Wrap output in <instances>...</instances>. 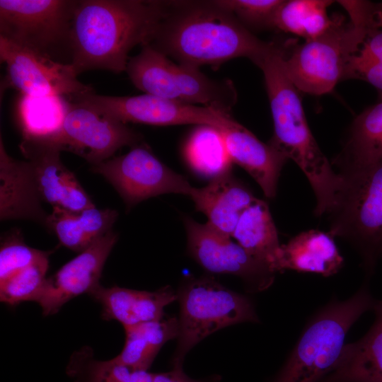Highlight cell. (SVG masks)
Wrapping results in <instances>:
<instances>
[{
    "mask_svg": "<svg viewBox=\"0 0 382 382\" xmlns=\"http://www.w3.org/2000/svg\"><path fill=\"white\" fill-rule=\"evenodd\" d=\"M130 57L126 68L132 83L145 93L230 114L237 93L230 80L209 78L199 68L173 62L149 45Z\"/></svg>",
    "mask_w": 382,
    "mask_h": 382,
    "instance_id": "cell-6",
    "label": "cell"
},
{
    "mask_svg": "<svg viewBox=\"0 0 382 382\" xmlns=\"http://www.w3.org/2000/svg\"><path fill=\"white\" fill-rule=\"evenodd\" d=\"M140 141L141 135L127 124L71 102L59 132L40 141L61 151L72 152L95 165L113 157L120 148L133 147Z\"/></svg>",
    "mask_w": 382,
    "mask_h": 382,
    "instance_id": "cell-12",
    "label": "cell"
},
{
    "mask_svg": "<svg viewBox=\"0 0 382 382\" xmlns=\"http://www.w3.org/2000/svg\"><path fill=\"white\" fill-rule=\"evenodd\" d=\"M379 160H382V100L355 118L335 163L340 170Z\"/></svg>",
    "mask_w": 382,
    "mask_h": 382,
    "instance_id": "cell-24",
    "label": "cell"
},
{
    "mask_svg": "<svg viewBox=\"0 0 382 382\" xmlns=\"http://www.w3.org/2000/svg\"><path fill=\"white\" fill-rule=\"evenodd\" d=\"M338 173L342 185L328 212L329 233L349 242L371 273L382 257V160Z\"/></svg>",
    "mask_w": 382,
    "mask_h": 382,
    "instance_id": "cell-4",
    "label": "cell"
},
{
    "mask_svg": "<svg viewBox=\"0 0 382 382\" xmlns=\"http://www.w3.org/2000/svg\"><path fill=\"white\" fill-rule=\"evenodd\" d=\"M20 149L27 161H19L33 200L71 212L95 207L76 177L62 162L61 151L50 144L23 139Z\"/></svg>",
    "mask_w": 382,
    "mask_h": 382,
    "instance_id": "cell-13",
    "label": "cell"
},
{
    "mask_svg": "<svg viewBox=\"0 0 382 382\" xmlns=\"http://www.w3.org/2000/svg\"><path fill=\"white\" fill-rule=\"evenodd\" d=\"M367 31L339 16L336 23L316 39L297 45L284 43L286 73L300 92L321 96L343 81L347 64L361 45Z\"/></svg>",
    "mask_w": 382,
    "mask_h": 382,
    "instance_id": "cell-8",
    "label": "cell"
},
{
    "mask_svg": "<svg viewBox=\"0 0 382 382\" xmlns=\"http://www.w3.org/2000/svg\"><path fill=\"white\" fill-rule=\"evenodd\" d=\"M373 310L376 319L369 331L345 344L335 369L320 382H382V301Z\"/></svg>",
    "mask_w": 382,
    "mask_h": 382,
    "instance_id": "cell-21",
    "label": "cell"
},
{
    "mask_svg": "<svg viewBox=\"0 0 382 382\" xmlns=\"http://www.w3.org/2000/svg\"><path fill=\"white\" fill-rule=\"evenodd\" d=\"M349 79H361L372 85L382 100V63L361 46L347 64L343 80Z\"/></svg>",
    "mask_w": 382,
    "mask_h": 382,
    "instance_id": "cell-32",
    "label": "cell"
},
{
    "mask_svg": "<svg viewBox=\"0 0 382 382\" xmlns=\"http://www.w3.org/2000/svg\"><path fill=\"white\" fill-rule=\"evenodd\" d=\"M124 347L115 362L135 369L146 370L151 366L163 345L178 337V318L170 317L125 328Z\"/></svg>",
    "mask_w": 382,
    "mask_h": 382,
    "instance_id": "cell-23",
    "label": "cell"
},
{
    "mask_svg": "<svg viewBox=\"0 0 382 382\" xmlns=\"http://www.w3.org/2000/svg\"><path fill=\"white\" fill-rule=\"evenodd\" d=\"M328 232L319 230L303 231L281 245L276 272L286 270L312 272L330 277L343 265L344 259Z\"/></svg>",
    "mask_w": 382,
    "mask_h": 382,
    "instance_id": "cell-20",
    "label": "cell"
},
{
    "mask_svg": "<svg viewBox=\"0 0 382 382\" xmlns=\"http://www.w3.org/2000/svg\"><path fill=\"white\" fill-rule=\"evenodd\" d=\"M0 58L6 68L4 87L15 88L22 95L70 98L93 91L78 80L71 64L54 61L2 37Z\"/></svg>",
    "mask_w": 382,
    "mask_h": 382,
    "instance_id": "cell-15",
    "label": "cell"
},
{
    "mask_svg": "<svg viewBox=\"0 0 382 382\" xmlns=\"http://www.w3.org/2000/svg\"><path fill=\"white\" fill-rule=\"evenodd\" d=\"M164 1L76 0L71 33V64L84 71H126L129 52L148 45L163 13Z\"/></svg>",
    "mask_w": 382,
    "mask_h": 382,
    "instance_id": "cell-2",
    "label": "cell"
},
{
    "mask_svg": "<svg viewBox=\"0 0 382 382\" xmlns=\"http://www.w3.org/2000/svg\"><path fill=\"white\" fill-rule=\"evenodd\" d=\"M283 1L216 0L215 1L221 8L233 13L247 29H265L274 28L276 13Z\"/></svg>",
    "mask_w": 382,
    "mask_h": 382,
    "instance_id": "cell-29",
    "label": "cell"
},
{
    "mask_svg": "<svg viewBox=\"0 0 382 382\" xmlns=\"http://www.w3.org/2000/svg\"><path fill=\"white\" fill-rule=\"evenodd\" d=\"M221 132L231 161L256 181L267 197L274 198L281 170L288 158L270 144L260 141L241 124Z\"/></svg>",
    "mask_w": 382,
    "mask_h": 382,
    "instance_id": "cell-18",
    "label": "cell"
},
{
    "mask_svg": "<svg viewBox=\"0 0 382 382\" xmlns=\"http://www.w3.org/2000/svg\"><path fill=\"white\" fill-rule=\"evenodd\" d=\"M117 240L112 230L47 278L36 300L45 316L57 313L69 301L90 294L99 284L105 261Z\"/></svg>",
    "mask_w": 382,
    "mask_h": 382,
    "instance_id": "cell-16",
    "label": "cell"
},
{
    "mask_svg": "<svg viewBox=\"0 0 382 382\" xmlns=\"http://www.w3.org/2000/svg\"><path fill=\"white\" fill-rule=\"evenodd\" d=\"M122 123L152 125L195 124L227 129L239 123L230 114L212 108L185 104L144 93L135 96H109L93 91L69 98Z\"/></svg>",
    "mask_w": 382,
    "mask_h": 382,
    "instance_id": "cell-10",
    "label": "cell"
},
{
    "mask_svg": "<svg viewBox=\"0 0 382 382\" xmlns=\"http://www.w3.org/2000/svg\"><path fill=\"white\" fill-rule=\"evenodd\" d=\"M76 0H0V37L54 61L71 64ZM66 64V63H65Z\"/></svg>",
    "mask_w": 382,
    "mask_h": 382,
    "instance_id": "cell-9",
    "label": "cell"
},
{
    "mask_svg": "<svg viewBox=\"0 0 382 382\" xmlns=\"http://www.w3.org/2000/svg\"><path fill=\"white\" fill-rule=\"evenodd\" d=\"M207 224L231 238L242 213L257 198L231 173L214 178L204 187H195L189 196Z\"/></svg>",
    "mask_w": 382,
    "mask_h": 382,
    "instance_id": "cell-17",
    "label": "cell"
},
{
    "mask_svg": "<svg viewBox=\"0 0 382 382\" xmlns=\"http://www.w3.org/2000/svg\"><path fill=\"white\" fill-rule=\"evenodd\" d=\"M349 13L351 23L366 31L382 28V3L338 1Z\"/></svg>",
    "mask_w": 382,
    "mask_h": 382,
    "instance_id": "cell-33",
    "label": "cell"
},
{
    "mask_svg": "<svg viewBox=\"0 0 382 382\" xmlns=\"http://www.w3.org/2000/svg\"><path fill=\"white\" fill-rule=\"evenodd\" d=\"M118 192L127 209L149 198L175 193L190 196L193 187L183 175L162 163L142 144L127 154L91 165Z\"/></svg>",
    "mask_w": 382,
    "mask_h": 382,
    "instance_id": "cell-11",
    "label": "cell"
},
{
    "mask_svg": "<svg viewBox=\"0 0 382 382\" xmlns=\"http://www.w3.org/2000/svg\"><path fill=\"white\" fill-rule=\"evenodd\" d=\"M184 156L190 168L203 178L212 180L231 173L233 162L221 129L198 125L185 142Z\"/></svg>",
    "mask_w": 382,
    "mask_h": 382,
    "instance_id": "cell-26",
    "label": "cell"
},
{
    "mask_svg": "<svg viewBox=\"0 0 382 382\" xmlns=\"http://www.w3.org/2000/svg\"><path fill=\"white\" fill-rule=\"evenodd\" d=\"M187 252L206 271L239 277L253 291L269 288L275 272L266 264L250 255L238 243L231 241L206 224L184 216Z\"/></svg>",
    "mask_w": 382,
    "mask_h": 382,
    "instance_id": "cell-14",
    "label": "cell"
},
{
    "mask_svg": "<svg viewBox=\"0 0 382 382\" xmlns=\"http://www.w3.org/2000/svg\"><path fill=\"white\" fill-rule=\"evenodd\" d=\"M361 47L382 63V28L367 31Z\"/></svg>",
    "mask_w": 382,
    "mask_h": 382,
    "instance_id": "cell-34",
    "label": "cell"
},
{
    "mask_svg": "<svg viewBox=\"0 0 382 382\" xmlns=\"http://www.w3.org/2000/svg\"><path fill=\"white\" fill-rule=\"evenodd\" d=\"M49 255L0 282L1 301L10 306L35 301L45 280L49 268Z\"/></svg>",
    "mask_w": 382,
    "mask_h": 382,
    "instance_id": "cell-28",
    "label": "cell"
},
{
    "mask_svg": "<svg viewBox=\"0 0 382 382\" xmlns=\"http://www.w3.org/2000/svg\"><path fill=\"white\" fill-rule=\"evenodd\" d=\"M180 303L178 345L173 367L183 366L187 353L214 332L241 323H258L252 301L214 278L189 277L177 292Z\"/></svg>",
    "mask_w": 382,
    "mask_h": 382,
    "instance_id": "cell-7",
    "label": "cell"
},
{
    "mask_svg": "<svg viewBox=\"0 0 382 382\" xmlns=\"http://www.w3.org/2000/svg\"><path fill=\"white\" fill-rule=\"evenodd\" d=\"M89 294L102 305L104 319L115 320L124 328L162 320L164 308L177 300V293L169 286L147 291L99 284Z\"/></svg>",
    "mask_w": 382,
    "mask_h": 382,
    "instance_id": "cell-19",
    "label": "cell"
},
{
    "mask_svg": "<svg viewBox=\"0 0 382 382\" xmlns=\"http://www.w3.org/2000/svg\"><path fill=\"white\" fill-rule=\"evenodd\" d=\"M376 302L364 286L349 299L325 306L306 326L272 382H320L338 364L350 328Z\"/></svg>",
    "mask_w": 382,
    "mask_h": 382,
    "instance_id": "cell-5",
    "label": "cell"
},
{
    "mask_svg": "<svg viewBox=\"0 0 382 382\" xmlns=\"http://www.w3.org/2000/svg\"><path fill=\"white\" fill-rule=\"evenodd\" d=\"M332 1H283L277 10L274 28L303 37L305 41L316 39L326 33L339 16L330 17L327 9Z\"/></svg>",
    "mask_w": 382,
    "mask_h": 382,
    "instance_id": "cell-27",
    "label": "cell"
},
{
    "mask_svg": "<svg viewBox=\"0 0 382 382\" xmlns=\"http://www.w3.org/2000/svg\"><path fill=\"white\" fill-rule=\"evenodd\" d=\"M49 253L26 245L19 231L9 233L1 243L0 282L31 265Z\"/></svg>",
    "mask_w": 382,
    "mask_h": 382,
    "instance_id": "cell-30",
    "label": "cell"
},
{
    "mask_svg": "<svg viewBox=\"0 0 382 382\" xmlns=\"http://www.w3.org/2000/svg\"><path fill=\"white\" fill-rule=\"evenodd\" d=\"M250 255L275 273L281 245L267 204L257 199L241 215L231 236Z\"/></svg>",
    "mask_w": 382,
    "mask_h": 382,
    "instance_id": "cell-22",
    "label": "cell"
},
{
    "mask_svg": "<svg viewBox=\"0 0 382 382\" xmlns=\"http://www.w3.org/2000/svg\"><path fill=\"white\" fill-rule=\"evenodd\" d=\"M45 226L53 231L64 246L74 251L81 253L93 243L79 212L52 207Z\"/></svg>",
    "mask_w": 382,
    "mask_h": 382,
    "instance_id": "cell-31",
    "label": "cell"
},
{
    "mask_svg": "<svg viewBox=\"0 0 382 382\" xmlns=\"http://www.w3.org/2000/svg\"><path fill=\"white\" fill-rule=\"evenodd\" d=\"M219 376L208 379L195 380L188 377L183 371V366L173 367L170 371L154 374L153 382H218Z\"/></svg>",
    "mask_w": 382,
    "mask_h": 382,
    "instance_id": "cell-35",
    "label": "cell"
},
{
    "mask_svg": "<svg viewBox=\"0 0 382 382\" xmlns=\"http://www.w3.org/2000/svg\"><path fill=\"white\" fill-rule=\"evenodd\" d=\"M71 105L62 96L21 95L18 117L23 139L47 140L60 130Z\"/></svg>",
    "mask_w": 382,
    "mask_h": 382,
    "instance_id": "cell-25",
    "label": "cell"
},
{
    "mask_svg": "<svg viewBox=\"0 0 382 382\" xmlns=\"http://www.w3.org/2000/svg\"><path fill=\"white\" fill-rule=\"evenodd\" d=\"M272 44L255 36L215 1H164L148 45L179 64L199 68L237 57L257 65Z\"/></svg>",
    "mask_w": 382,
    "mask_h": 382,
    "instance_id": "cell-1",
    "label": "cell"
},
{
    "mask_svg": "<svg viewBox=\"0 0 382 382\" xmlns=\"http://www.w3.org/2000/svg\"><path fill=\"white\" fill-rule=\"evenodd\" d=\"M257 66L262 71L274 122L269 144L293 160L308 178L316 195L314 213L321 216L332 207L342 185L308 125L299 91L289 77L284 45L272 42Z\"/></svg>",
    "mask_w": 382,
    "mask_h": 382,
    "instance_id": "cell-3",
    "label": "cell"
}]
</instances>
